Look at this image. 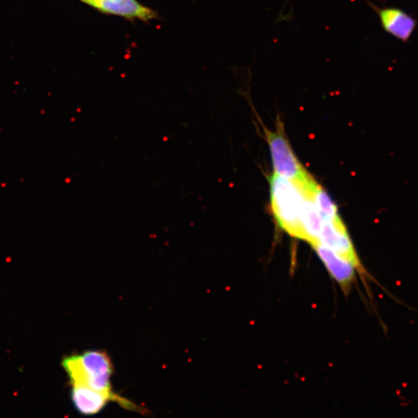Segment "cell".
<instances>
[{"instance_id": "obj_3", "label": "cell", "mask_w": 418, "mask_h": 418, "mask_svg": "<svg viewBox=\"0 0 418 418\" xmlns=\"http://www.w3.org/2000/svg\"><path fill=\"white\" fill-rule=\"evenodd\" d=\"M264 132L271 155L274 174L301 186L315 179L297 158L281 122L274 130L264 128Z\"/></svg>"}, {"instance_id": "obj_8", "label": "cell", "mask_w": 418, "mask_h": 418, "mask_svg": "<svg viewBox=\"0 0 418 418\" xmlns=\"http://www.w3.org/2000/svg\"><path fill=\"white\" fill-rule=\"evenodd\" d=\"M91 6L105 13L126 18L150 20L155 13L137 0H96Z\"/></svg>"}, {"instance_id": "obj_2", "label": "cell", "mask_w": 418, "mask_h": 418, "mask_svg": "<svg viewBox=\"0 0 418 418\" xmlns=\"http://www.w3.org/2000/svg\"><path fill=\"white\" fill-rule=\"evenodd\" d=\"M62 366L70 385H84L99 392L116 394L112 391L111 382L113 366L105 352L90 350L81 355L66 357Z\"/></svg>"}, {"instance_id": "obj_9", "label": "cell", "mask_w": 418, "mask_h": 418, "mask_svg": "<svg viewBox=\"0 0 418 418\" xmlns=\"http://www.w3.org/2000/svg\"><path fill=\"white\" fill-rule=\"evenodd\" d=\"M313 189H303L304 200L301 216L302 240L306 241L311 246L318 243L323 224L320 212L317 209L313 195H311Z\"/></svg>"}, {"instance_id": "obj_10", "label": "cell", "mask_w": 418, "mask_h": 418, "mask_svg": "<svg viewBox=\"0 0 418 418\" xmlns=\"http://www.w3.org/2000/svg\"><path fill=\"white\" fill-rule=\"evenodd\" d=\"M311 195L316 204V207L320 211L323 221L335 222L342 219L338 215L336 205L331 200L329 195L322 188L320 184L311 190Z\"/></svg>"}, {"instance_id": "obj_11", "label": "cell", "mask_w": 418, "mask_h": 418, "mask_svg": "<svg viewBox=\"0 0 418 418\" xmlns=\"http://www.w3.org/2000/svg\"><path fill=\"white\" fill-rule=\"evenodd\" d=\"M82 2L87 3L89 6L93 5V3L96 1V0H81Z\"/></svg>"}, {"instance_id": "obj_6", "label": "cell", "mask_w": 418, "mask_h": 418, "mask_svg": "<svg viewBox=\"0 0 418 418\" xmlns=\"http://www.w3.org/2000/svg\"><path fill=\"white\" fill-rule=\"evenodd\" d=\"M311 247L322 261L330 277L342 288L344 294H350L359 274L357 267L320 243Z\"/></svg>"}, {"instance_id": "obj_1", "label": "cell", "mask_w": 418, "mask_h": 418, "mask_svg": "<svg viewBox=\"0 0 418 418\" xmlns=\"http://www.w3.org/2000/svg\"><path fill=\"white\" fill-rule=\"evenodd\" d=\"M273 215L289 236L303 239L301 216L304 191L292 181L274 174L270 181Z\"/></svg>"}, {"instance_id": "obj_5", "label": "cell", "mask_w": 418, "mask_h": 418, "mask_svg": "<svg viewBox=\"0 0 418 418\" xmlns=\"http://www.w3.org/2000/svg\"><path fill=\"white\" fill-rule=\"evenodd\" d=\"M318 243L328 247L357 269L361 277L366 278V271L361 264L355 247L342 219L335 222L323 221Z\"/></svg>"}, {"instance_id": "obj_4", "label": "cell", "mask_w": 418, "mask_h": 418, "mask_svg": "<svg viewBox=\"0 0 418 418\" xmlns=\"http://www.w3.org/2000/svg\"><path fill=\"white\" fill-rule=\"evenodd\" d=\"M72 401L77 412L82 415L93 416L101 412L110 401H115L124 409L144 414L145 410L128 399L118 394H108L95 391L87 386L72 385Z\"/></svg>"}, {"instance_id": "obj_7", "label": "cell", "mask_w": 418, "mask_h": 418, "mask_svg": "<svg viewBox=\"0 0 418 418\" xmlns=\"http://www.w3.org/2000/svg\"><path fill=\"white\" fill-rule=\"evenodd\" d=\"M366 1L378 14L382 29L387 33L403 42L412 38L417 24L415 17L398 7H380Z\"/></svg>"}]
</instances>
